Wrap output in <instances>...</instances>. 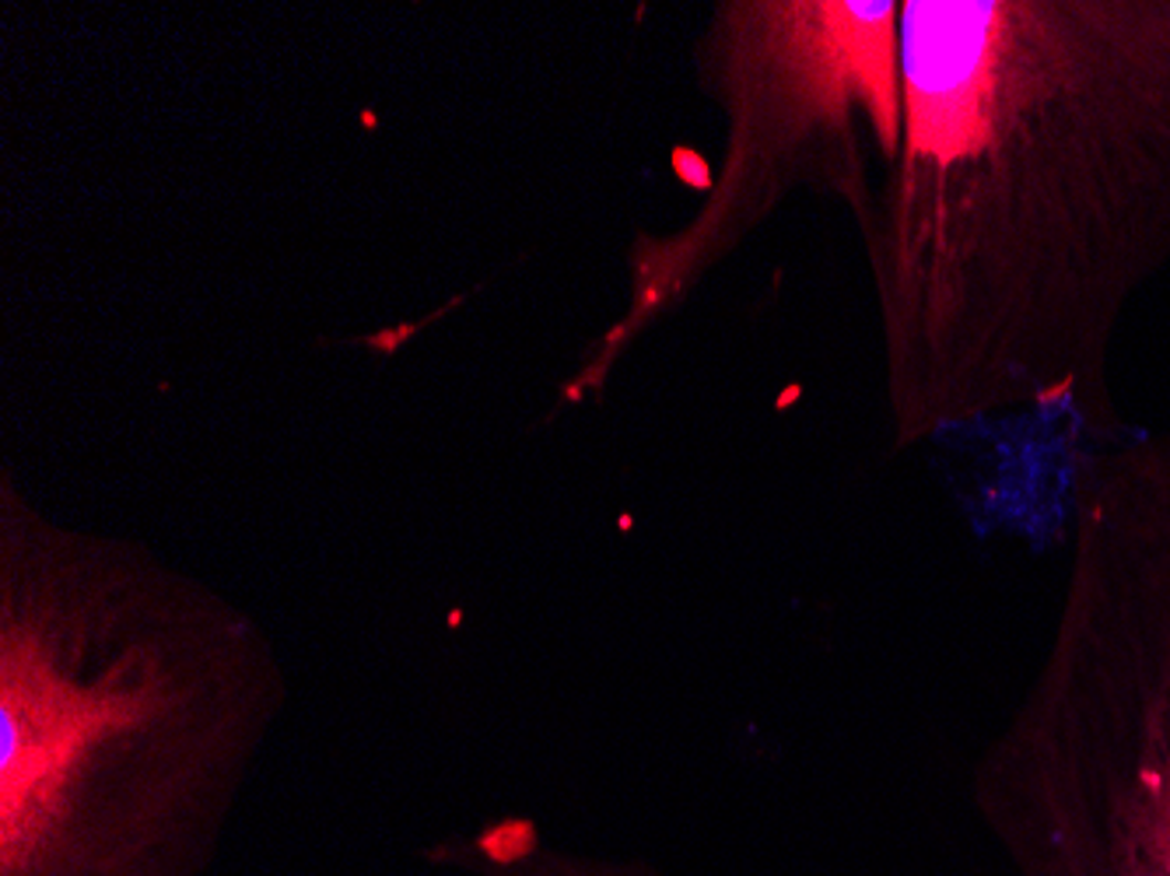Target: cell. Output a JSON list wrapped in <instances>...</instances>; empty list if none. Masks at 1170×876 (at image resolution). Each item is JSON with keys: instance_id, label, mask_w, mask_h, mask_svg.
Wrapping results in <instances>:
<instances>
[{"instance_id": "obj_1", "label": "cell", "mask_w": 1170, "mask_h": 876, "mask_svg": "<svg viewBox=\"0 0 1170 876\" xmlns=\"http://www.w3.org/2000/svg\"><path fill=\"white\" fill-rule=\"evenodd\" d=\"M858 221L897 445L1065 411L1170 263V0H900Z\"/></svg>"}, {"instance_id": "obj_2", "label": "cell", "mask_w": 1170, "mask_h": 876, "mask_svg": "<svg viewBox=\"0 0 1170 876\" xmlns=\"http://www.w3.org/2000/svg\"><path fill=\"white\" fill-rule=\"evenodd\" d=\"M974 810L1016 876H1170V432L1086 466L1052 642Z\"/></svg>"}, {"instance_id": "obj_3", "label": "cell", "mask_w": 1170, "mask_h": 876, "mask_svg": "<svg viewBox=\"0 0 1170 876\" xmlns=\"http://www.w3.org/2000/svg\"><path fill=\"white\" fill-rule=\"evenodd\" d=\"M697 74L729 119L723 169L691 225L634 239L628 313L568 397L597 390L792 190L841 197L858 225L900 151V0H729L697 46Z\"/></svg>"}, {"instance_id": "obj_4", "label": "cell", "mask_w": 1170, "mask_h": 876, "mask_svg": "<svg viewBox=\"0 0 1170 876\" xmlns=\"http://www.w3.org/2000/svg\"><path fill=\"white\" fill-rule=\"evenodd\" d=\"M481 852L487 855L491 863L498 866H512L523 863L537 852V827L529 821H505L495 824L487 834H481Z\"/></svg>"}]
</instances>
